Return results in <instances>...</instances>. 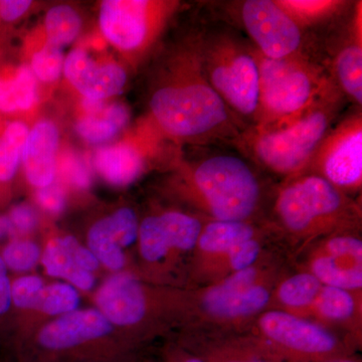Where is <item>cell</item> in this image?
<instances>
[{"label": "cell", "instance_id": "cell-39", "mask_svg": "<svg viewBox=\"0 0 362 362\" xmlns=\"http://www.w3.org/2000/svg\"><path fill=\"white\" fill-rule=\"evenodd\" d=\"M11 223L18 232L32 233L37 226V216L32 206L21 204L14 207L11 214Z\"/></svg>", "mask_w": 362, "mask_h": 362}, {"label": "cell", "instance_id": "cell-22", "mask_svg": "<svg viewBox=\"0 0 362 362\" xmlns=\"http://www.w3.org/2000/svg\"><path fill=\"white\" fill-rule=\"evenodd\" d=\"M80 244L73 235L52 237L42 247L40 264L49 277L62 279L80 292H90L96 285V276L78 266L77 250Z\"/></svg>", "mask_w": 362, "mask_h": 362}, {"label": "cell", "instance_id": "cell-3", "mask_svg": "<svg viewBox=\"0 0 362 362\" xmlns=\"http://www.w3.org/2000/svg\"><path fill=\"white\" fill-rule=\"evenodd\" d=\"M288 237L308 246L337 233H351L361 221V206L349 194L314 175L295 176L279 190L274 204Z\"/></svg>", "mask_w": 362, "mask_h": 362}, {"label": "cell", "instance_id": "cell-8", "mask_svg": "<svg viewBox=\"0 0 362 362\" xmlns=\"http://www.w3.org/2000/svg\"><path fill=\"white\" fill-rule=\"evenodd\" d=\"M197 52L206 80L233 114L256 118L259 73L255 52L228 35L204 37Z\"/></svg>", "mask_w": 362, "mask_h": 362}, {"label": "cell", "instance_id": "cell-10", "mask_svg": "<svg viewBox=\"0 0 362 362\" xmlns=\"http://www.w3.org/2000/svg\"><path fill=\"white\" fill-rule=\"evenodd\" d=\"M326 101L283 127L256 131L252 149L259 163L287 180L302 175L329 129L333 109Z\"/></svg>", "mask_w": 362, "mask_h": 362}, {"label": "cell", "instance_id": "cell-27", "mask_svg": "<svg viewBox=\"0 0 362 362\" xmlns=\"http://www.w3.org/2000/svg\"><path fill=\"white\" fill-rule=\"evenodd\" d=\"M35 100L37 86L30 69H21L13 80H0V110H26L33 106Z\"/></svg>", "mask_w": 362, "mask_h": 362}, {"label": "cell", "instance_id": "cell-11", "mask_svg": "<svg viewBox=\"0 0 362 362\" xmlns=\"http://www.w3.org/2000/svg\"><path fill=\"white\" fill-rule=\"evenodd\" d=\"M235 287L221 280L201 289L189 290V308L185 324L211 331L246 324L268 310L276 283ZM194 330V329H188ZM197 331V330H195Z\"/></svg>", "mask_w": 362, "mask_h": 362}, {"label": "cell", "instance_id": "cell-32", "mask_svg": "<svg viewBox=\"0 0 362 362\" xmlns=\"http://www.w3.org/2000/svg\"><path fill=\"white\" fill-rule=\"evenodd\" d=\"M279 6L302 25H313L329 18L342 6L341 1L333 0H277Z\"/></svg>", "mask_w": 362, "mask_h": 362}, {"label": "cell", "instance_id": "cell-16", "mask_svg": "<svg viewBox=\"0 0 362 362\" xmlns=\"http://www.w3.org/2000/svg\"><path fill=\"white\" fill-rule=\"evenodd\" d=\"M262 237L261 230L251 221H209L202 226L192 258L190 280L201 283L211 267L240 243Z\"/></svg>", "mask_w": 362, "mask_h": 362}, {"label": "cell", "instance_id": "cell-35", "mask_svg": "<svg viewBox=\"0 0 362 362\" xmlns=\"http://www.w3.org/2000/svg\"><path fill=\"white\" fill-rule=\"evenodd\" d=\"M11 277L0 254V332L7 341L11 315Z\"/></svg>", "mask_w": 362, "mask_h": 362}, {"label": "cell", "instance_id": "cell-44", "mask_svg": "<svg viewBox=\"0 0 362 362\" xmlns=\"http://www.w3.org/2000/svg\"><path fill=\"white\" fill-rule=\"evenodd\" d=\"M139 362H160L158 359L141 358Z\"/></svg>", "mask_w": 362, "mask_h": 362}, {"label": "cell", "instance_id": "cell-14", "mask_svg": "<svg viewBox=\"0 0 362 362\" xmlns=\"http://www.w3.org/2000/svg\"><path fill=\"white\" fill-rule=\"evenodd\" d=\"M240 18L262 56L284 59L299 51L301 28L279 6L277 0H247L240 9Z\"/></svg>", "mask_w": 362, "mask_h": 362}, {"label": "cell", "instance_id": "cell-23", "mask_svg": "<svg viewBox=\"0 0 362 362\" xmlns=\"http://www.w3.org/2000/svg\"><path fill=\"white\" fill-rule=\"evenodd\" d=\"M322 283L307 271L279 279L272 292L269 309L287 312L308 319Z\"/></svg>", "mask_w": 362, "mask_h": 362}, {"label": "cell", "instance_id": "cell-24", "mask_svg": "<svg viewBox=\"0 0 362 362\" xmlns=\"http://www.w3.org/2000/svg\"><path fill=\"white\" fill-rule=\"evenodd\" d=\"M95 164L100 175L115 187H126L134 182L144 169V161L139 152L125 144L99 150Z\"/></svg>", "mask_w": 362, "mask_h": 362}, {"label": "cell", "instance_id": "cell-13", "mask_svg": "<svg viewBox=\"0 0 362 362\" xmlns=\"http://www.w3.org/2000/svg\"><path fill=\"white\" fill-rule=\"evenodd\" d=\"M304 271L322 285L362 291V240L352 233H337L309 245Z\"/></svg>", "mask_w": 362, "mask_h": 362}, {"label": "cell", "instance_id": "cell-43", "mask_svg": "<svg viewBox=\"0 0 362 362\" xmlns=\"http://www.w3.org/2000/svg\"><path fill=\"white\" fill-rule=\"evenodd\" d=\"M322 362H361V359L357 357L356 354H354V356L338 357V358L330 359V361Z\"/></svg>", "mask_w": 362, "mask_h": 362}, {"label": "cell", "instance_id": "cell-34", "mask_svg": "<svg viewBox=\"0 0 362 362\" xmlns=\"http://www.w3.org/2000/svg\"><path fill=\"white\" fill-rule=\"evenodd\" d=\"M104 118L93 115L82 119L77 125L78 134L92 143L108 141L121 130L105 113Z\"/></svg>", "mask_w": 362, "mask_h": 362}, {"label": "cell", "instance_id": "cell-31", "mask_svg": "<svg viewBox=\"0 0 362 362\" xmlns=\"http://www.w3.org/2000/svg\"><path fill=\"white\" fill-rule=\"evenodd\" d=\"M45 284L44 279L33 274L11 279V321L33 310ZM9 332V330H8Z\"/></svg>", "mask_w": 362, "mask_h": 362}, {"label": "cell", "instance_id": "cell-29", "mask_svg": "<svg viewBox=\"0 0 362 362\" xmlns=\"http://www.w3.org/2000/svg\"><path fill=\"white\" fill-rule=\"evenodd\" d=\"M81 25L82 21L80 16L70 6L54 7L45 18L47 44L59 49L71 44L77 37Z\"/></svg>", "mask_w": 362, "mask_h": 362}, {"label": "cell", "instance_id": "cell-21", "mask_svg": "<svg viewBox=\"0 0 362 362\" xmlns=\"http://www.w3.org/2000/svg\"><path fill=\"white\" fill-rule=\"evenodd\" d=\"M58 144V129L51 122H40L28 132L21 159L26 178L33 187H45L54 182Z\"/></svg>", "mask_w": 362, "mask_h": 362}, {"label": "cell", "instance_id": "cell-30", "mask_svg": "<svg viewBox=\"0 0 362 362\" xmlns=\"http://www.w3.org/2000/svg\"><path fill=\"white\" fill-rule=\"evenodd\" d=\"M42 247L32 240L14 238L0 250L9 274L26 275L40 263Z\"/></svg>", "mask_w": 362, "mask_h": 362}, {"label": "cell", "instance_id": "cell-25", "mask_svg": "<svg viewBox=\"0 0 362 362\" xmlns=\"http://www.w3.org/2000/svg\"><path fill=\"white\" fill-rule=\"evenodd\" d=\"M262 237L246 240L233 247L223 259L211 267L202 280L204 286L213 284L230 274L249 268L263 257Z\"/></svg>", "mask_w": 362, "mask_h": 362}, {"label": "cell", "instance_id": "cell-33", "mask_svg": "<svg viewBox=\"0 0 362 362\" xmlns=\"http://www.w3.org/2000/svg\"><path fill=\"white\" fill-rule=\"evenodd\" d=\"M63 66L62 49L54 45L47 44L33 56V70L45 82L57 80L61 75Z\"/></svg>", "mask_w": 362, "mask_h": 362}, {"label": "cell", "instance_id": "cell-46", "mask_svg": "<svg viewBox=\"0 0 362 362\" xmlns=\"http://www.w3.org/2000/svg\"><path fill=\"white\" fill-rule=\"evenodd\" d=\"M140 359H141V358H140ZM140 359H138V361H130V362H139Z\"/></svg>", "mask_w": 362, "mask_h": 362}, {"label": "cell", "instance_id": "cell-47", "mask_svg": "<svg viewBox=\"0 0 362 362\" xmlns=\"http://www.w3.org/2000/svg\"><path fill=\"white\" fill-rule=\"evenodd\" d=\"M0 362H13V361H0Z\"/></svg>", "mask_w": 362, "mask_h": 362}, {"label": "cell", "instance_id": "cell-6", "mask_svg": "<svg viewBox=\"0 0 362 362\" xmlns=\"http://www.w3.org/2000/svg\"><path fill=\"white\" fill-rule=\"evenodd\" d=\"M255 54L259 73L257 131L288 125L326 99L327 83L302 57L273 59Z\"/></svg>", "mask_w": 362, "mask_h": 362}, {"label": "cell", "instance_id": "cell-45", "mask_svg": "<svg viewBox=\"0 0 362 362\" xmlns=\"http://www.w3.org/2000/svg\"><path fill=\"white\" fill-rule=\"evenodd\" d=\"M4 343H6V341H4V338L2 337L1 332H0V346H1Z\"/></svg>", "mask_w": 362, "mask_h": 362}, {"label": "cell", "instance_id": "cell-38", "mask_svg": "<svg viewBox=\"0 0 362 362\" xmlns=\"http://www.w3.org/2000/svg\"><path fill=\"white\" fill-rule=\"evenodd\" d=\"M158 361L160 362H204L201 357L197 356L176 340L168 342L162 347Z\"/></svg>", "mask_w": 362, "mask_h": 362}, {"label": "cell", "instance_id": "cell-40", "mask_svg": "<svg viewBox=\"0 0 362 362\" xmlns=\"http://www.w3.org/2000/svg\"><path fill=\"white\" fill-rule=\"evenodd\" d=\"M32 1H21V0H6L0 1V18L6 21L18 20L28 11Z\"/></svg>", "mask_w": 362, "mask_h": 362}, {"label": "cell", "instance_id": "cell-7", "mask_svg": "<svg viewBox=\"0 0 362 362\" xmlns=\"http://www.w3.org/2000/svg\"><path fill=\"white\" fill-rule=\"evenodd\" d=\"M280 362H322L354 356L356 347L334 331L310 319L268 309L240 332Z\"/></svg>", "mask_w": 362, "mask_h": 362}, {"label": "cell", "instance_id": "cell-2", "mask_svg": "<svg viewBox=\"0 0 362 362\" xmlns=\"http://www.w3.org/2000/svg\"><path fill=\"white\" fill-rule=\"evenodd\" d=\"M98 310L140 350L176 323H185L189 290L154 284L132 271L110 274L95 293Z\"/></svg>", "mask_w": 362, "mask_h": 362}, {"label": "cell", "instance_id": "cell-1", "mask_svg": "<svg viewBox=\"0 0 362 362\" xmlns=\"http://www.w3.org/2000/svg\"><path fill=\"white\" fill-rule=\"evenodd\" d=\"M13 362H130L140 350L97 308L78 309L9 343Z\"/></svg>", "mask_w": 362, "mask_h": 362}, {"label": "cell", "instance_id": "cell-19", "mask_svg": "<svg viewBox=\"0 0 362 362\" xmlns=\"http://www.w3.org/2000/svg\"><path fill=\"white\" fill-rule=\"evenodd\" d=\"M64 68L68 80L86 99L102 101L119 94L126 83L123 68L115 64L98 66L82 49L70 52Z\"/></svg>", "mask_w": 362, "mask_h": 362}, {"label": "cell", "instance_id": "cell-41", "mask_svg": "<svg viewBox=\"0 0 362 362\" xmlns=\"http://www.w3.org/2000/svg\"><path fill=\"white\" fill-rule=\"evenodd\" d=\"M86 110L89 112L90 115H97L98 113L104 110V103L96 100L86 99L84 102Z\"/></svg>", "mask_w": 362, "mask_h": 362}, {"label": "cell", "instance_id": "cell-26", "mask_svg": "<svg viewBox=\"0 0 362 362\" xmlns=\"http://www.w3.org/2000/svg\"><path fill=\"white\" fill-rule=\"evenodd\" d=\"M335 73L345 94L362 104L361 37L344 45L335 59Z\"/></svg>", "mask_w": 362, "mask_h": 362}, {"label": "cell", "instance_id": "cell-28", "mask_svg": "<svg viewBox=\"0 0 362 362\" xmlns=\"http://www.w3.org/2000/svg\"><path fill=\"white\" fill-rule=\"evenodd\" d=\"M28 135L25 124L14 122L7 126L0 138V182H7L16 175Z\"/></svg>", "mask_w": 362, "mask_h": 362}, {"label": "cell", "instance_id": "cell-36", "mask_svg": "<svg viewBox=\"0 0 362 362\" xmlns=\"http://www.w3.org/2000/svg\"><path fill=\"white\" fill-rule=\"evenodd\" d=\"M59 170L70 185L80 189H87L90 185V175L84 162L75 156H65L61 159Z\"/></svg>", "mask_w": 362, "mask_h": 362}, {"label": "cell", "instance_id": "cell-17", "mask_svg": "<svg viewBox=\"0 0 362 362\" xmlns=\"http://www.w3.org/2000/svg\"><path fill=\"white\" fill-rule=\"evenodd\" d=\"M151 16V4L145 0H107L100 11V26L111 42L132 51L148 37Z\"/></svg>", "mask_w": 362, "mask_h": 362}, {"label": "cell", "instance_id": "cell-9", "mask_svg": "<svg viewBox=\"0 0 362 362\" xmlns=\"http://www.w3.org/2000/svg\"><path fill=\"white\" fill-rule=\"evenodd\" d=\"M201 218L178 211L145 218L140 223L137 251L140 277L154 284L168 286L166 278L178 263L192 258L202 226Z\"/></svg>", "mask_w": 362, "mask_h": 362}, {"label": "cell", "instance_id": "cell-15", "mask_svg": "<svg viewBox=\"0 0 362 362\" xmlns=\"http://www.w3.org/2000/svg\"><path fill=\"white\" fill-rule=\"evenodd\" d=\"M140 223L130 207H122L90 226L87 247L111 274L132 271L128 250L137 244Z\"/></svg>", "mask_w": 362, "mask_h": 362}, {"label": "cell", "instance_id": "cell-4", "mask_svg": "<svg viewBox=\"0 0 362 362\" xmlns=\"http://www.w3.org/2000/svg\"><path fill=\"white\" fill-rule=\"evenodd\" d=\"M150 108L162 129L175 137L206 143L238 132L233 112L204 76L197 49L187 80L157 90Z\"/></svg>", "mask_w": 362, "mask_h": 362}, {"label": "cell", "instance_id": "cell-20", "mask_svg": "<svg viewBox=\"0 0 362 362\" xmlns=\"http://www.w3.org/2000/svg\"><path fill=\"white\" fill-rule=\"evenodd\" d=\"M361 292L322 286L314 301L308 319L330 329L345 328L350 340L361 346Z\"/></svg>", "mask_w": 362, "mask_h": 362}, {"label": "cell", "instance_id": "cell-12", "mask_svg": "<svg viewBox=\"0 0 362 362\" xmlns=\"http://www.w3.org/2000/svg\"><path fill=\"white\" fill-rule=\"evenodd\" d=\"M323 178L347 192L361 190L362 183V119L352 116L326 134L302 175Z\"/></svg>", "mask_w": 362, "mask_h": 362}, {"label": "cell", "instance_id": "cell-18", "mask_svg": "<svg viewBox=\"0 0 362 362\" xmlns=\"http://www.w3.org/2000/svg\"><path fill=\"white\" fill-rule=\"evenodd\" d=\"M176 341L204 362H280L242 333L187 330Z\"/></svg>", "mask_w": 362, "mask_h": 362}, {"label": "cell", "instance_id": "cell-37", "mask_svg": "<svg viewBox=\"0 0 362 362\" xmlns=\"http://www.w3.org/2000/svg\"><path fill=\"white\" fill-rule=\"evenodd\" d=\"M37 201L47 213L59 214L66 207V192L61 185L52 182L47 187L39 188Z\"/></svg>", "mask_w": 362, "mask_h": 362}, {"label": "cell", "instance_id": "cell-5", "mask_svg": "<svg viewBox=\"0 0 362 362\" xmlns=\"http://www.w3.org/2000/svg\"><path fill=\"white\" fill-rule=\"evenodd\" d=\"M187 194L209 221H250L261 204L262 188L246 161L220 154L192 168L187 178Z\"/></svg>", "mask_w": 362, "mask_h": 362}, {"label": "cell", "instance_id": "cell-42", "mask_svg": "<svg viewBox=\"0 0 362 362\" xmlns=\"http://www.w3.org/2000/svg\"><path fill=\"white\" fill-rule=\"evenodd\" d=\"M13 226L11 220L7 218H0V238L13 232Z\"/></svg>", "mask_w": 362, "mask_h": 362}]
</instances>
